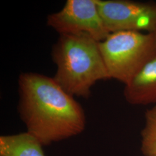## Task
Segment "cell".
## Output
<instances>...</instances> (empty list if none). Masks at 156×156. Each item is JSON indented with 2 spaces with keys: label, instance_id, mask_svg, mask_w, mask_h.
<instances>
[{
  "label": "cell",
  "instance_id": "cell-5",
  "mask_svg": "<svg viewBox=\"0 0 156 156\" xmlns=\"http://www.w3.org/2000/svg\"><path fill=\"white\" fill-rule=\"evenodd\" d=\"M101 17L109 33L156 30V2L97 0Z\"/></svg>",
  "mask_w": 156,
  "mask_h": 156
},
{
  "label": "cell",
  "instance_id": "cell-7",
  "mask_svg": "<svg viewBox=\"0 0 156 156\" xmlns=\"http://www.w3.org/2000/svg\"><path fill=\"white\" fill-rule=\"evenodd\" d=\"M42 147L27 131L0 136V156H46Z\"/></svg>",
  "mask_w": 156,
  "mask_h": 156
},
{
  "label": "cell",
  "instance_id": "cell-9",
  "mask_svg": "<svg viewBox=\"0 0 156 156\" xmlns=\"http://www.w3.org/2000/svg\"><path fill=\"white\" fill-rule=\"evenodd\" d=\"M153 33L154 34V37H155V39H156V30L154 31V32H153Z\"/></svg>",
  "mask_w": 156,
  "mask_h": 156
},
{
  "label": "cell",
  "instance_id": "cell-8",
  "mask_svg": "<svg viewBox=\"0 0 156 156\" xmlns=\"http://www.w3.org/2000/svg\"><path fill=\"white\" fill-rule=\"evenodd\" d=\"M145 126L141 131V151L145 156H156V105L145 112Z\"/></svg>",
  "mask_w": 156,
  "mask_h": 156
},
{
  "label": "cell",
  "instance_id": "cell-10",
  "mask_svg": "<svg viewBox=\"0 0 156 156\" xmlns=\"http://www.w3.org/2000/svg\"></svg>",
  "mask_w": 156,
  "mask_h": 156
},
{
  "label": "cell",
  "instance_id": "cell-1",
  "mask_svg": "<svg viewBox=\"0 0 156 156\" xmlns=\"http://www.w3.org/2000/svg\"><path fill=\"white\" fill-rule=\"evenodd\" d=\"M18 111L27 132L43 146L81 134L86 116L80 104L55 79L22 73L19 79Z\"/></svg>",
  "mask_w": 156,
  "mask_h": 156
},
{
  "label": "cell",
  "instance_id": "cell-4",
  "mask_svg": "<svg viewBox=\"0 0 156 156\" xmlns=\"http://www.w3.org/2000/svg\"><path fill=\"white\" fill-rule=\"evenodd\" d=\"M48 25L60 35H82L100 42L109 35L97 0H68L62 10L49 15Z\"/></svg>",
  "mask_w": 156,
  "mask_h": 156
},
{
  "label": "cell",
  "instance_id": "cell-3",
  "mask_svg": "<svg viewBox=\"0 0 156 156\" xmlns=\"http://www.w3.org/2000/svg\"><path fill=\"white\" fill-rule=\"evenodd\" d=\"M99 48L111 79L124 85L156 57L153 33H112L99 42Z\"/></svg>",
  "mask_w": 156,
  "mask_h": 156
},
{
  "label": "cell",
  "instance_id": "cell-2",
  "mask_svg": "<svg viewBox=\"0 0 156 156\" xmlns=\"http://www.w3.org/2000/svg\"><path fill=\"white\" fill-rule=\"evenodd\" d=\"M51 55L57 66L53 78L73 97L89 98L95 84L111 79L99 42L94 39L82 35H60Z\"/></svg>",
  "mask_w": 156,
  "mask_h": 156
},
{
  "label": "cell",
  "instance_id": "cell-6",
  "mask_svg": "<svg viewBox=\"0 0 156 156\" xmlns=\"http://www.w3.org/2000/svg\"><path fill=\"white\" fill-rule=\"evenodd\" d=\"M124 96L133 105L156 104V57L125 84Z\"/></svg>",
  "mask_w": 156,
  "mask_h": 156
}]
</instances>
